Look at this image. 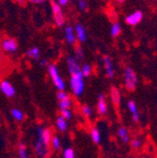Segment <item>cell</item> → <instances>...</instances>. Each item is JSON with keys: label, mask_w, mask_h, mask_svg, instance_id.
Masks as SVG:
<instances>
[{"label": "cell", "mask_w": 157, "mask_h": 158, "mask_svg": "<svg viewBox=\"0 0 157 158\" xmlns=\"http://www.w3.org/2000/svg\"><path fill=\"white\" fill-rule=\"evenodd\" d=\"M46 68H47V73H49V78H51L52 82H53L55 88H56L58 91H65L66 82H65L64 78L59 74L58 67L55 64H49Z\"/></svg>", "instance_id": "cell-1"}, {"label": "cell", "mask_w": 157, "mask_h": 158, "mask_svg": "<svg viewBox=\"0 0 157 158\" xmlns=\"http://www.w3.org/2000/svg\"><path fill=\"white\" fill-rule=\"evenodd\" d=\"M85 77L83 76V73L77 72L70 75V90L74 94V96L80 97L85 91Z\"/></svg>", "instance_id": "cell-2"}, {"label": "cell", "mask_w": 157, "mask_h": 158, "mask_svg": "<svg viewBox=\"0 0 157 158\" xmlns=\"http://www.w3.org/2000/svg\"><path fill=\"white\" fill-rule=\"evenodd\" d=\"M124 87L128 91H134L138 87V75L132 67L128 66L124 69Z\"/></svg>", "instance_id": "cell-3"}, {"label": "cell", "mask_w": 157, "mask_h": 158, "mask_svg": "<svg viewBox=\"0 0 157 158\" xmlns=\"http://www.w3.org/2000/svg\"><path fill=\"white\" fill-rule=\"evenodd\" d=\"M49 3H51L52 8V15H53V20H54V23L56 24V27H63L65 24V21H66V18H65L64 11L62 9V7L56 2V0H49Z\"/></svg>", "instance_id": "cell-4"}, {"label": "cell", "mask_w": 157, "mask_h": 158, "mask_svg": "<svg viewBox=\"0 0 157 158\" xmlns=\"http://www.w3.org/2000/svg\"><path fill=\"white\" fill-rule=\"evenodd\" d=\"M0 46H1L2 52L6 54H15L19 48L18 41L11 36H5L0 40Z\"/></svg>", "instance_id": "cell-5"}, {"label": "cell", "mask_w": 157, "mask_h": 158, "mask_svg": "<svg viewBox=\"0 0 157 158\" xmlns=\"http://www.w3.org/2000/svg\"><path fill=\"white\" fill-rule=\"evenodd\" d=\"M34 151L39 158H49V145H46V144L42 141V139H40L39 137L36 138V141H35V143H34Z\"/></svg>", "instance_id": "cell-6"}, {"label": "cell", "mask_w": 157, "mask_h": 158, "mask_svg": "<svg viewBox=\"0 0 157 158\" xmlns=\"http://www.w3.org/2000/svg\"><path fill=\"white\" fill-rule=\"evenodd\" d=\"M102 64L103 68H104V73H106V76L108 78H113L114 75H116V70H114V65H113V60L110 56L106 55V56L102 57Z\"/></svg>", "instance_id": "cell-7"}, {"label": "cell", "mask_w": 157, "mask_h": 158, "mask_svg": "<svg viewBox=\"0 0 157 158\" xmlns=\"http://www.w3.org/2000/svg\"><path fill=\"white\" fill-rule=\"evenodd\" d=\"M0 91L7 98H13L15 96V88L9 80H6V79L0 81Z\"/></svg>", "instance_id": "cell-8"}, {"label": "cell", "mask_w": 157, "mask_h": 158, "mask_svg": "<svg viewBox=\"0 0 157 158\" xmlns=\"http://www.w3.org/2000/svg\"><path fill=\"white\" fill-rule=\"evenodd\" d=\"M36 133H37V137H39L40 139H42V141L44 142L46 145L49 146L52 136H53L51 128L43 127V126H37V127H36Z\"/></svg>", "instance_id": "cell-9"}, {"label": "cell", "mask_w": 157, "mask_h": 158, "mask_svg": "<svg viewBox=\"0 0 157 158\" xmlns=\"http://www.w3.org/2000/svg\"><path fill=\"white\" fill-rule=\"evenodd\" d=\"M142 20H143V12L140 11V10H136V11H134V12L130 13V15H128L125 17V23L128 25H131V27H135Z\"/></svg>", "instance_id": "cell-10"}, {"label": "cell", "mask_w": 157, "mask_h": 158, "mask_svg": "<svg viewBox=\"0 0 157 158\" xmlns=\"http://www.w3.org/2000/svg\"><path fill=\"white\" fill-rule=\"evenodd\" d=\"M75 35H76V40L79 43H85L88 39V33H87V30L85 27V25L81 24V23H76L74 27Z\"/></svg>", "instance_id": "cell-11"}, {"label": "cell", "mask_w": 157, "mask_h": 158, "mask_svg": "<svg viewBox=\"0 0 157 158\" xmlns=\"http://www.w3.org/2000/svg\"><path fill=\"white\" fill-rule=\"evenodd\" d=\"M97 112L99 115H106L108 113V102L103 94H100L97 99Z\"/></svg>", "instance_id": "cell-12"}, {"label": "cell", "mask_w": 157, "mask_h": 158, "mask_svg": "<svg viewBox=\"0 0 157 158\" xmlns=\"http://www.w3.org/2000/svg\"><path fill=\"white\" fill-rule=\"evenodd\" d=\"M66 65H67V69H68L69 75L74 74V73L80 72L81 70V66L79 65V62L75 59L74 56H68L66 58Z\"/></svg>", "instance_id": "cell-13"}, {"label": "cell", "mask_w": 157, "mask_h": 158, "mask_svg": "<svg viewBox=\"0 0 157 158\" xmlns=\"http://www.w3.org/2000/svg\"><path fill=\"white\" fill-rule=\"evenodd\" d=\"M64 37H65V41H66L68 44L70 45H74L76 43V35H75V31H74V27H70V25H67L65 27L64 29Z\"/></svg>", "instance_id": "cell-14"}, {"label": "cell", "mask_w": 157, "mask_h": 158, "mask_svg": "<svg viewBox=\"0 0 157 158\" xmlns=\"http://www.w3.org/2000/svg\"><path fill=\"white\" fill-rule=\"evenodd\" d=\"M128 109H129V111H130L131 115H132L133 122H134V123H138V121H140V113H138V109L136 103H135V101L129 100Z\"/></svg>", "instance_id": "cell-15"}, {"label": "cell", "mask_w": 157, "mask_h": 158, "mask_svg": "<svg viewBox=\"0 0 157 158\" xmlns=\"http://www.w3.org/2000/svg\"><path fill=\"white\" fill-rule=\"evenodd\" d=\"M110 99L112 103L116 106H120L121 103V92L116 86H112L110 88Z\"/></svg>", "instance_id": "cell-16"}, {"label": "cell", "mask_w": 157, "mask_h": 158, "mask_svg": "<svg viewBox=\"0 0 157 158\" xmlns=\"http://www.w3.org/2000/svg\"><path fill=\"white\" fill-rule=\"evenodd\" d=\"M55 126H56V128L59 132L65 133V132H67V130H68V122H67V120H65L62 115H59L56 118Z\"/></svg>", "instance_id": "cell-17"}, {"label": "cell", "mask_w": 157, "mask_h": 158, "mask_svg": "<svg viewBox=\"0 0 157 158\" xmlns=\"http://www.w3.org/2000/svg\"><path fill=\"white\" fill-rule=\"evenodd\" d=\"M118 136L123 143L128 144L130 143L131 138H130V133H129V130L124 126H121L118 130Z\"/></svg>", "instance_id": "cell-18"}, {"label": "cell", "mask_w": 157, "mask_h": 158, "mask_svg": "<svg viewBox=\"0 0 157 158\" xmlns=\"http://www.w3.org/2000/svg\"><path fill=\"white\" fill-rule=\"evenodd\" d=\"M25 55H27V57H29L30 59H35V60H37V59H40V57H41V51H40L39 47L33 46L28 49Z\"/></svg>", "instance_id": "cell-19"}, {"label": "cell", "mask_w": 157, "mask_h": 158, "mask_svg": "<svg viewBox=\"0 0 157 158\" xmlns=\"http://www.w3.org/2000/svg\"><path fill=\"white\" fill-rule=\"evenodd\" d=\"M90 137L91 141L95 144H100L101 142V132L97 126H93L90 130Z\"/></svg>", "instance_id": "cell-20"}, {"label": "cell", "mask_w": 157, "mask_h": 158, "mask_svg": "<svg viewBox=\"0 0 157 158\" xmlns=\"http://www.w3.org/2000/svg\"><path fill=\"white\" fill-rule=\"evenodd\" d=\"M121 32H122V27H121V24L118 22V21H116V22H112V24H111V27H110V34L112 37H117L119 36V35L121 34Z\"/></svg>", "instance_id": "cell-21"}, {"label": "cell", "mask_w": 157, "mask_h": 158, "mask_svg": "<svg viewBox=\"0 0 157 158\" xmlns=\"http://www.w3.org/2000/svg\"><path fill=\"white\" fill-rule=\"evenodd\" d=\"M18 154H19L20 158H30L27 145H25L23 142H20V143L18 144Z\"/></svg>", "instance_id": "cell-22"}, {"label": "cell", "mask_w": 157, "mask_h": 158, "mask_svg": "<svg viewBox=\"0 0 157 158\" xmlns=\"http://www.w3.org/2000/svg\"><path fill=\"white\" fill-rule=\"evenodd\" d=\"M11 115H12V118L18 122H21L24 120V113H23L20 109H17V108L12 109V110H11Z\"/></svg>", "instance_id": "cell-23"}, {"label": "cell", "mask_w": 157, "mask_h": 158, "mask_svg": "<svg viewBox=\"0 0 157 158\" xmlns=\"http://www.w3.org/2000/svg\"><path fill=\"white\" fill-rule=\"evenodd\" d=\"M49 145L52 146V148L54 149V151H59L62 147V142H61V138L58 137L57 135H53L52 136V139H51V143Z\"/></svg>", "instance_id": "cell-24"}, {"label": "cell", "mask_w": 157, "mask_h": 158, "mask_svg": "<svg viewBox=\"0 0 157 158\" xmlns=\"http://www.w3.org/2000/svg\"><path fill=\"white\" fill-rule=\"evenodd\" d=\"M81 73H83V76L86 78V77H90L92 74V67L90 64H83L81 66Z\"/></svg>", "instance_id": "cell-25"}, {"label": "cell", "mask_w": 157, "mask_h": 158, "mask_svg": "<svg viewBox=\"0 0 157 158\" xmlns=\"http://www.w3.org/2000/svg\"><path fill=\"white\" fill-rule=\"evenodd\" d=\"M81 114L86 118H90L92 116V109L88 106V104H83L81 106Z\"/></svg>", "instance_id": "cell-26"}, {"label": "cell", "mask_w": 157, "mask_h": 158, "mask_svg": "<svg viewBox=\"0 0 157 158\" xmlns=\"http://www.w3.org/2000/svg\"><path fill=\"white\" fill-rule=\"evenodd\" d=\"M63 158H76V153L71 147H66L63 151Z\"/></svg>", "instance_id": "cell-27"}, {"label": "cell", "mask_w": 157, "mask_h": 158, "mask_svg": "<svg viewBox=\"0 0 157 158\" xmlns=\"http://www.w3.org/2000/svg\"><path fill=\"white\" fill-rule=\"evenodd\" d=\"M130 145H131V148L132 149H138V148H141V146H142V139L138 137H135L133 138V139H131L130 141Z\"/></svg>", "instance_id": "cell-28"}, {"label": "cell", "mask_w": 157, "mask_h": 158, "mask_svg": "<svg viewBox=\"0 0 157 158\" xmlns=\"http://www.w3.org/2000/svg\"><path fill=\"white\" fill-rule=\"evenodd\" d=\"M77 6H78L79 11H81V12H86L88 10V1L87 0H78Z\"/></svg>", "instance_id": "cell-29"}, {"label": "cell", "mask_w": 157, "mask_h": 158, "mask_svg": "<svg viewBox=\"0 0 157 158\" xmlns=\"http://www.w3.org/2000/svg\"><path fill=\"white\" fill-rule=\"evenodd\" d=\"M70 106H71L70 97L65 99V100H63V101H59V109H61V110H63V109H70Z\"/></svg>", "instance_id": "cell-30"}, {"label": "cell", "mask_w": 157, "mask_h": 158, "mask_svg": "<svg viewBox=\"0 0 157 158\" xmlns=\"http://www.w3.org/2000/svg\"><path fill=\"white\" fill-rule=\"evenodd\" d=\"M61 115L63 116V118H65V120H70L71 118H73V112H71L70 109H63V110H61Z\"/></svg>", "instance_id": "cell-31"}, {"label": "cell", "mask_w": 157, "mask_h": 158, "mask_svg": "<svg viewBox=\"0 0 157 158\" xmlns=\"http://www.w3.org/2000/svg\"><path fill=\"white\" fill-rule=\"evenodd\" d=\"M74 57H75V59H76V60H78V62L83 60V57H85V55H83V49L81 48V47H77V48H76Z\"/></svg>", "instance_id": "cell-32"}, {"label": "cell", "mask_w": 157, "mask_h": 158, "mask_svg": "<svg viewBox=\"0 0 157 158\" xmlns=\"http://www.w3.org/2000/svg\"><path fill=\"white\" fill-rule=\"evenodd\" d=\"M69 98V94H67L66 91H58L57 92V99H58V101H63L65 99Z\"/></svg>", "instance_id": "cell-33"}, {"label": "cell", "mask_w": 157, "mask_h": 158, "mask_svg": "<svg viewBox=\"0 0 157 158\" xmlns=\"http://www.w3.org/2000/svg\"><path fill=\"white\" fill-rule=\"evenodd\" d=\"M109 17H110L111 20H113V22H116L117 19H118V12L114 9H110L109 10Z\"/></svg>", "instance_id": "cell-34"}, {"label": "cell", "mask_w": 157, "mask_h": 158, "mask_svg": "<svg viewBox=\"0 0 157 158\" xmlns=\"http://www.w3.org/2000/svg\"><path fill=\"white\" fill-rule=\"evenodd\" d=\"M28 2L32 3V5H43L46 0H27Z\"/></svg>", "instance_id": "cell-35"}, {"label": "cell", "mask_w": 157, "mask_h": 158, "mask_svg": "<svg viewBox=\"0 0 157 158\" xmlns=\"http://www.w3.org/2000/svg\"><path fill=\"white\" fill-rule=\"evenodd\" d=\"M69 1H70V0H56V2L58 3L61 7H65V6H67L69 3Z\"/></svg>", "instance_id": "cell-36"}, {"label": "cell", "mask_w": 157, "mask_h": 158, "mask_svg": "<svg viewBox=\"0 0 157 158\" xmlns=\"http://www.w3.org/2000/svg\"><path fill=\"white\" fill-rule=\"evenodd\" d=\"M15 3H17L18 6H21V7H23V6H25L27 5V0H13Z\"/></svg>", "instance_id": "cell-37"}, {"label": "cell", "mask_w": 157, "mask_h": 158, "mask_svg": "<svg viewBox=\"0 0 157 158\" xmlns=\"http://www.w3.org/2000/svg\"><path fill=\"white\" fill-rule=\"evenodd\" d=\"M39 63H40V66H41V67H47V65H49L47 59H41Z\"/></svg>", "instance_id": "cell-38"}, {"label": "cell", "mask_w": 157, "mask_h": 158, "mask_svg": "<svg viewBox=\"0 0 157 158\" xmlns=\"http://www.w3.org/2000/svg\"><path fill=\"white\" fill-rule=\"evenodd\" d=\"M3 60H5V53L2 52V49H1V46H0V65L2 64Z\"/></svg>", "instance_id": "cell-39"}, {"label": "cell", "mask_w": 157, "mask_h": 158, "mask_svg": "<svg viewBox=\"0 0 157 158\" xmlns=\"http://www.w3.org/2000/svg\"><path fill=\"white\" fill-rule=\"evenodd\" d=\"M117 2H119V3H123L125 1V0H116Z\"/></svg>", "instance_id": "cell-40"}]
</instances>
